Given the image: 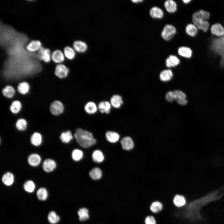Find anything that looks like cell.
Returning a JSON list of instances; mask_svg holds the SVG:
<instances>
[{
	"label": "cell",
	"instance_id": "6da1fadb",
	"mask_svg": "<svg viewBox=\"0 0 224 224\" xmlns=\"http://www.w3.org/2000/svg\"><path fill=\"white\" fill-rule=\"evenodd\" d=\"M74 136L79 144L84 148L90 147L96 142L91 133L81 128L76 130Z\"/></svg>",
	"mask_w": 224,
	"mask_h": 224
},
{
	"label": "cell",
	"instance_id": "7a4b0ae2",
	"mask_svg": "<svg viewBox=\"0 0 224 224\" xmlns=\"http://www.w3.org/2000/svg\"><path fill=\"white\" fill-rule=\"evenodd\" d=\"M209 48L213 53L220 57V66L224 68V35L219 38H212Z\"/></svg>",
	"mask_w": 224,
	"mask_h": 224
},
{
	"label": "cell",
	"instance_id": "3957f363",
	"mask_svg": "<svg viewBox=\"0 0 224 224\" xmlns=\"http://www.w3.org/2000/svg\"><path fill=\"white\" fill-rule=\"evenodd\" d=\"M209 13L205 11L200 10L194 12L192 16L194 23L199 29L206 32L209 27V23L206 20L209 19Z\"/></svg>",
	"mask_w": 224,
	"mask_h": 224
},
{
	"label": "cell",
	"instance_id": "277c9868",
	"mask_svg": "<svg viewBox=\"0 0 224 224\" xmlns=\"http://www.w3.org/2000/svg\"><path fill=\"white\" fill-rule=\"evenodd\" d=\"M36 52L35 55L36 57L39 60L42 61L44 62L48 63L52 60L51 58L52 52L49 49L42 46Z\"/></svg>",
	"mask_w": 224,
	"mask_h": 224
},
{
	"label": "cell",
	"instance_id": "5b68a950",
	"mask_svg": "<svg viewBox=\"0 0 224 224\" xmlns=\"http://www.w3.org/2000/svg\"><path fill=\"white\" fill-rule=\"evenodd\" d=\"M176 32V29L173 26L167 24L164 27L161 35L164 40H169L173 38Z\"/></svg>",
	"mask_w": 224,
	"mask_h": 224
},
{
	"label": "cell",
	"instance_id": "8992f818",
	"mask_svg": "<svg viewBox=\"0 0 224 224\" xmlns=\"http://www.w3.org/2000/svg\"><path fill=\"white\" fill-rule=\"evenodd\" d=\"M172 203L174 206L178 209L185 207L187 203V200L183 194H175L172 199Z\"/></svg>",
	"mask_w": 224,
	"mask_h": 224
},
{
	"label": "cell",
	"instance_id": "52a82bcc",
	"mask_svg": "<svg viewBox=\"0 0 224 224\" xmlns=\"http://www.w3.org/2000/svg\"><path fill=\"white\" fill-rule=\"evenodd\" d=\"M50 110L53 115H59L63 112L64 106L63 104L60 101L54 100L50 105Z\"/></svg>",
	"mask_w": 224,
	"mask_h": 224
},
{
	"label": "cell",
	"instance_id": "ba28073f",
	"mask_svg": "<svg viewBox=\"0 0 224 224\" xmlns=\"http://www.w3.org/2000/svg\"><path fill=\"white\" fill-rule=\"evenodd\" d=\"M69 73L68 68L63 64H58L55 67V75L59 78L63 79L67 77Z\"/></svg>",
	"mask_w": 224,
	"mask_h": 224
},
{
	"label": "cell",
	"instance_id": "9c48e42d",
	"mask_svg": "<svg viewBox=\"0 0 224 224\" xmlns=\"http://www.w3.org/2000/svg\"><path fill=\"white\" fill-rule=\"evenodd\" d=\"M149 210L151 213L153 215H156L161 212L164 209L163 203L158 200L153 201L150 203Z\"/></svg>",
	"mask_w": 224,
	"mask_h": 224
},
{
	"label": "cell",
	"instance_id": "30bf717a",
	"mask_svg": "<svg viewBox=\"0 0 224 224\" xmlns=\"http://www.w3.org/2000/svg\"><path fill=\"white\" fill-rule=\"evenodd\" d=\"M42 46V44L40 40H32L27 43L26 49L28 52L34 53L37 52Z\"/></svg>",
	"mask_w": 224,
	"mask_h": 224
},
{
	"label": "cell",
	"instance_id": "8fae6325",
	"mask_svg": "<svg viewBox=\"0 0 224 224\" xmlns=\"http://www.w3.org/2000/svg\"><path fill=\"white\" fill-rule=\"evenodd\" d=\"M65 56L63 53L60 49H56L51 53V60L56 63H61L64 61Z\"/></svg>",
	"mask_w": 224,
	"mask_h": 224
},
{
	"label": "cell",
	"instance_id": "7c38bea8",
	"mask_svg": "<svg viewBox=\"0 0 224 224\" xmlns=\"http://www.w3.org/2000/svg\"><path fill=\"white\" fill-rule=\"evenodd\" d=\"M57 164L53 159L48 158L45 159L43 162L42 168L44 171L47 172L53 171L56 168Z\"/></svg>",
	"mask_w": 224,
	"mask_h": 224
},
{
	"label": "cell",
	"instance_id": "4fadbf2b",
	"mask_svg": "<svg viewBox=\"0 0 224 224\" xmlns=\"http://www.w3.org/2000/svg\"><path fill=\"white\" fill-rule=\"evenodd\" d=\"M175 100L180 105H185L187 103L185 94L182 91L176 90L173 91Z\"/></svg>",
	"mask_w": 224,
	"mask_h": 224
},
{
	"label": "cell",
	"instance_id": "5bb4252c",
	"mask_svg": "<svg viewBox=\"0 0 224 224\" xmlns=\"http://www.w3.org/2000/svg\"><path fill=\"white\" fill-rule=\"evenodd\" d=\"M110 102L111 106L115 109L120 108L123 103L122 97L118 94L113 95L111 97Z\"/></svg>",
	"mask_w": 224,
	"mask_h": 224
},
{
	"label": "cell",
	"instance_id": "9a60e30c",
	"mask_svg": "<svg viewBox=\"0 0 224 224\" xmlns=\"http://www.w3.org/2000/svg\"><path fill=\"white\" fill-rule=\"evenodd\" d=\"M98 109L101 113L109 114L111 108V105L110 102L107 101H103L99 103Z\"/></svg>",
	"mask_w": 224,
	"mask_h": 224
},
{
	"label": "cell",
	"instance_id": "2e32d148",
	"mask_svg": "<svg viewBox=\"0 0 224 224\" xmlns=\"http://www.w3.org/2000/svg\"><path fill=\"white\" fill-rule=\"evenodd\" d=\"M40 156L37 153H34L30 155L27 159L29 164L32 166L35 167L38 166L41 161Z\"/></svg>",
	"mask_w": 224,
	"mask_h": 224
},
{
	"label": "cell",
	"instance_id": "e0dca14e",
	"mask_svg": "<svg viewBox=\"0 0 224 224\" xmlns=\"http://www.w3.org/2000/svg\"><path fill=\"white\" fill-rule=\"evenodd\" d=\"M73 47L75 51L78 53H84L87 49L86 43L80 40H76L73 44Z\"/></svg>",
	"mask_w": 224,
	"mask_h": 224
},
{
	"label": "cell",
	"instance_id": "ac0fdd59",
	"mask_svg": "<svg viewBox=\"0 0 224 224\" xmlns=\"http://www.w3.org/2000/svg\"><path fill=\"white\" fill-rule=\"evenodd\" d=\"M84 109L85 112L89 114H95L98 110L97 105L92 101L87 102L84 106Z\"/></svg>",
	"mask_w": 224,
	"mask_h": 224
},
{
	"label": "cell",
	"instance_id": "d6986e66",
	"mask_svg": "<svg viewBox=\"0 0 224 224\" xmlns=\"http://www.w3.org/2000/svg\"><path fill=\"white\" fill-rule=\"evenodd\" d=\"M211 31L213 35L218 36H222L224 35V28L219 23L213 25L211 28Z\"/></svg>",
	"mask_w": 224,
	"mask_h": 224
},
{
	"label": "cell",
	"instance_id": "ffe728a7",
	"mask_svg": "<svg viewBox=\"0 0 224 224\" xmlns=\"http://www.w3.org/2000/svg\"><path fill=\"white\" fill-rule=\"evenodd\" d=\"M123 148L125 150H130L134 147V143L131 138L129 137H124L121 141Z\"/></svg>",
	"mask_w": 224,
	"mask_h": 224
},
{
	"label": "cell",
	"instance_id": "44dd1931",
	"mask_svg": "<svg viewBox=\"0 0 224 224\" xmlns=\"http://www.w3.org/2000/svg\"><path fill=\"white\" fill-rule=\"evenodd\" d=\"M150 15L153 18L160 19L163 17L164 13L161 9L158 7L154 6L150 9Z\"/></svg>",
	"mask_w": 224,
	"mask_h": 224
},
{
	"label": "cell",
	"instance_id": "7402d4cb",
	"mask_svg": "<svg viewBox=\"0 0 224 224\" xmlns=\"http://www.w3.org/2000/svg\"><path fill=\"white\" fill-rule=\"evenodd\" d=\"M30 141L31 143L35 146H40L42 142V137L41 134L38 132L34 133L31 137Z\"/></svg>",
	"mask_w": 224,
	"mask_h": 224
},
{
	"label": "cell",
	"instance_id": "603a6c76",
	"mask_svg": "<svg viewBox=\"0 0 224 224\" xmlns=\"http://www.w3.org/2000/svg\"><path fill=\"white\" fill-rule=\"evenodd\" d=\"M14 176L11 172H8L2 176V180L3 183L7 186H10L14 181Z\"/></svg>",
	"mask_w": 224,
	"mask_h": 224
},
{
	"label": "cell",
	"instance_id": "cb8c5ba5",
	"mask_svg": "<svg viewBox=\"0 0 224 224\" xmlns=\"http://www.w3.org/2000/svg\"><path fill=\"white\" fill-rule=\"evenodd\" d=\"M180 62V59L177 56L170 55L166 59V65L168 67H174L178 65Z\"/></svg>",
	"mask_w": 224,
	"mask_h": 224
},
{
	"label": "cell",
	"instance_id": "d4e9b609",
	"mask_svg": "<svg viewBox=\"0 0 224 224\" xmlns=\"http://www.w3.org/2000/svg\"><path fill=\"white\" fill-rule=\"evenodd\" d=\"M164 6L166 11L170 13H174L177 9V4L173 0H167L164 2Z\"/></svg>",
	"mask_w": 224,
	"mask_h": 224
},
{
	"label": "cell",
	"instance_id": "484cf974",
	"mask_svg": "<svg viewBox=\"0 0 224 224\" xmlns=\"http://www.w3.org/2000/svg\"><path fill=\"white\" fill-rule=\"evenodd\" d=\"M15 90L13 87L10 85L6 86L2 90L3 95L8 98H12L14 96Z\"/></svg>",
	"mask_w": 224,
	"mask_h": 224
},
{
	"label": "cell",
	"instance_id": "4316f807",
	"mask_svg": "<svg viewBox=\"0 0 224 224\" xmlns=\"http://www.w3.org/2000/svg\"><path fill=\"white\" fill-rule=\"evenodd\" d=\"M63 53L65 57L69 60L73 59L76 55L74 49L73 48L69 46H66L64 48Z\"/></svg>",
	"mask_w": 224,
	"mask_h": 224
},
{
	"label": "cell",
	"instance_id": "83f0119b",
	"mask_svg": "<svg viewBox=\"0 0 224 224\" xmlns=\"http://www.w3.org/2000/svg\"><path fill=\"white\" fill-rule=\"evenodd\" d=\"M178 52L181 56L186 58H190L192 55V51L189 48L182 46L179 48Z\"/></svg>",
	"mask_w": 224,
	"mask_h": 224
},
{
	"label": "cell",
	"instance_id": "f1b7e54d",
	"mask_svg": "<svg viewBox=\"0 0 224 224\" xmlns=\"http://www.w3.org/2000/svg\"><path fill=\"white\" fill-rule=\"evenodd\" d=\"M30 88L29 84L26 82H23L20 83L17 87L18 92L23 95L27 94L29 91Z\"/></svg>",
	"mask_w": 224,
	"mask_h": 224
},
{
	"label": "cell",
	"instance_id": "f546056e",
	"mask_svg": "<svg viewBox=\"0 0 224 224\" xmlns=\"http://www.w3.org/2000/svg\"><path fill=\"white\" fill-rule=\"evenodd\" d=\"M105 136L107 140L112 143L117 142L119 138V136L117 133L112 131L107 132L105 134Z\"/></svg>",
	"mask_w": 224,
	"mask_h": 224
},
{
	"label": "cell",
	"instance_id": "4dcf8cb0",
	"mask_svg": "<svg viewBox=\"0 0 224 224\" xmlns=\"http://www.w3.org/2000/svg\"><path fill=\"white\" fill-rule=\"evenodd\" d=\"M21 108V102L18 100H15L11 103L10 107V110L12 113L17 114L20 111Z\"/></svg>",
	"mask_w": 224,
	"mask_h": 224
},
{
	"label": "cell",
	"instance_id": "1f68e13d",
	"mask_svg": "<svg viewBox=\"0 0 224 224\" xmlns=\"http://www.w3.org/2000/svg\"><path fill=\"white\" fill-rule=\"evenodd\" d=\"M173 76L172 71L170 69L164 70L161 72L160 75V80L164 82L170 80Z\"/></svg>",
	"mask_w": 224,
	"mask_h": 224
},
{
	"label": "cell",
	"instance_id": "d6a6232c",
	"mask_svg": "<svg viewBox=\"0 0 224 224\" xmlns=\"http://www.w3.org/2000/svg\"><path fill=\"white\" fill-rule=\"evenodd\" d=\"M60 138L62 142L64 143H68L73 138V136L71 131L68 130L61 133Z\"/></svg>",
	"mask_w": 224,
	"mask_h": 224
},
{
	"label": "cell",
	"instance_id": "836d02e7",
	"mask_svg": "<svg viewBox=\"0 0 224 224\" xmlns=\"http://www.w3.org/2000/svg\"><path fill=\"white\" fill-rule=\"evenodd\" d=\"M89 175L92 179L94 180H97L101 178L102 173L99 168L96 167L92 169L90 171Z\"/></svg>",
	"mask_w": 224,
	"mask_h": 224
},
{
	"label": "cell",
	"instance_id": "e575fe53",
	"mask_svg": "<svg viewBox=\"0 0 224 224\" xmlns=\"http://www.w3.org/2000/svg\"><path fill=\"white\" fill-rule=\"evenodd\" d=\"M27 123L26 120L23 118L18 119L16 123V127L20 131L25 130L27 128Z\"/></svg>",
	"mask_w": 224,
	"mask_h": 224
},
{
	"label": "cell",
	"instance_id": "d590c367",
	"mask_svg": "<svg viewBox=\"0 0 224 224\" xmlns=\"http://www.w3.org/2000/svg\"><path fill=\"white\" fill-rule=\"evenodd\" d=\"M88 212V210L87 208H80L77 212L79 220L81 221H84L88 219L89 218Z\"/></svg>",
	"mask_w": 224,
	"mask_h": 224
},
{
	"label": "cell",
	"instance_id": "8d00e7d4",
	"mask_svg": "<svg viewBox=\"0 0 224 224\" xmlns=\"http://www.w3.org/2000/svg\"><path fill=\"white\" fill-rule=\"evenodd\" d=\"M92 158L94 161L98 163L102 162L104 159L102 153L99 150H96L93 152Z\"/></svg>",
	"mask_w": 224,
	"mask_h": 224
},
{
	"label": "cell",
	"instance_id": "74e56055",
	"mask_svg": "<svg viewBox=\"0 0 224 224\" xmlns=\"http://www.w3.org/2000/svg\"><path fill=\"white\" fill-rule=\"evenodd\" d=\"M185 31L188 35L193 37L197 34V29L194 25L192 24H189L187 25L186 27Z\"/></svg>",
	"mask_w": 224,
	"mask_h": 224
},
{
	"label": "cell",
	"instance_id": "f35d334b",
	"mask_svg": "<svg viewBox=\"0 0 224 224\" xmlns=\"http://www.w3.org/2000/svg\"><path fill=\"white\" fill-rule=\"evenodd\" d=\"M36 195L39 200H45L47 199L48 196L47 190L44 188H40L37 191Z\"/></svg>",
	"mask_w": 224,
	"mask_h": 224
},
{
	"label": "cell",
	"instance_id": "ab89813d",
	"mask_svg": "<svg viewBox=\"0 0 224 224\" xmlns=\"http://www.w3.org/2000/svg\"><path fill=\"white\" fill-rule=\"evenodd\" d=\"M23 188L26 191L29 193H31L34 190L35 188V185L32 181L28 180L24 183Z\"/></svg>",
	"mask_w": 224,
	"mask_h": 224
},
{
	"label": "cell",
	"instance_id": "60d3db41",
	"mask_svg": "<svg viewBox=\"0 0 224 224\" xmlns=\"http://www.w3.org/2000/svg\"><path fill=\"white\" fill-rule=\"evenodd\" d=\"M48 219L49 222L52 224L57 223L60 220L59 216L54 211H51L49 213Z\"/></svg>",
	"mask_w": 224,
	"mask_h": 224
},
{
	"label": "cell",
	"instance_id": "b9f144b4",
	"mask_svg": "<svg viewBox=\"0 0 224 224\" xmlns=\"http://www.w3.org/2000/svg\"><path fill=\"white\" fill-rule=\"evenodd\" d=\"M144 222V224H157V221L154 215L152 214L145 217Z\"/></svg>",
	"mask_w": 224,
	"mask_h": 224
},
{
	"label": "cell",
	"instance_id": "7bdbcfd3",
	"mask_svg": "<svg viewBox=\"0 0 224 224\" xmlns=\"http://www.w3.org/2000/svg\"><path fill=\"white\" fill-rule=\"evenodd\" d=\"M83 155L82 152L77 149L74 150L72 154V159L75 161H78L81 160L83 157Z\"/></svg>",
	"mask_w": 224,
	"mask_h": 224
},
{
	"label": "cell",
	"instance_id": "ee69618b",
	"mask_svg": "<svg viewBox=\"0 0 224 224\" xmlns=\"http://www.w3.org/2000/svg\"><path fill=\"white\" fill-rule=\"evenodd\" d=\"M166 99L169 102H171L175 100L173 91L168 92L166 95Z\"/></svg>",
	"mask_w": 224,
	"mask_h": 224
},
{
	"label": "cell",
	"instance_id": "f6af8a7d",
	"mask_svg": "<svg viewBox=\"0 0 224 224\" xmlns=\"http://www.w3.org/2000/svg\"><path fill=\"white\" fill-rule=\"evenodd\" d=\"M143 1L142 0H133L132 1L134 3H138L139 2H142Z\"/></svg>",
	"mask_w": 224,
	"mask_h": 224
},
{
	"label": "cell",
	"instance_id": "bcb514c9",
	"mask_svg": "<svg viewBox=\"0 0 224 224\" xmlns=\"http://www.w3.org/2000/svg\"><path fill=\"white\" fill-rule=\"evenodd\" d=\"M182 1L184 3L187 4V3H189V2H190L191 1V0H183Z\"/></svg>",
	"mask_w": 224,
	"mask_h": 224
}]
</instances>
